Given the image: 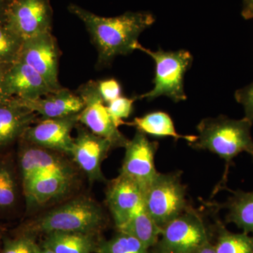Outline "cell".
<instances>
[{
	"instance_id": "cell-27",
	"label": "cell",
	"mask_w": 253,
	"mask_h": 253,
	"mask_svg": "<svg viewBox=\"0 0 253 253\" xmlns=\"http://www.w3.org/2000/svg\"><path fill=\"white\" fill-rule=\"evenodd\" d=\"M136 98H126L120 96L118 99L111 101L107 104L108 109L113 122L119 127L120 126L126 125L123 119L129 118L133 111V104Z\"/></svg>"
},
{
	"instance_id": "cell-8",
	"label": "cell",
	"mask_w": 253,
	"mask_h": 253,
	"mask_svg": "<svg viewBox=\"0 0 253 253\" xmlns=\"http://www.w3.org/2000/svg\"><path fill=\"white\" fill-rule=\"evenodd\" d=\"M78 94L84 102V108L78 114V123L96 135L109 140L113 149L126 147L129 139L113 122L107 105L100 96L96 82L89 81L83 84Z\"/></svg>"
},
{
	"instance_id": "cell-29",
	"label": "cell",
	"mask_w": 253,
	"mask_h": 253,
	"mask_svg": "<svg viewBox=\"0 0 253 253\" xmlns=\"http://www.w3.org/2000/svg\"><path fill=\"white\" fill-rule=\"evenodd\" d=\"M236 101L242 105L245 111V118L253 124V82L249 85L236 91Z\"/></svg>"
},
{
	"instance_id": "cell-3",
	"label": "cell",
	"mask_w": 253,
	"mask_h": 253,
	"mask_svg": "<svg viewBox=\"0 0 253 253\" xmlns=\"http://www.w3.org/2000/svg\"><path fill=\"white\" fill-rule=\"evenodd\" d=\"M253 125L245 117L236 120L224 116L204 118L198 125L199 134L194 142L189 143V146L211 151L226 163L225 173L218 189L225 186L229 166L236 156L246 152L253 159Z\"/></svg>"
},
{
	"instance_id": "cell-14",
	"label": "cell",
	"mask_w": 253,
	"mask_h": 253,
	"mask_svg": "<svg viewBox=\"0 0 253 253\" xmlns=\"http://www.w3.org/2000/svg\"><path fill=\"white\" fill-rule=\"evenodd\" d=\"M22 181L11 149H0V219H11L25 214Z\"/></svg>"
},
{
	"instance_id": "cell-35",
	"label": "cell",
	"mask_w": 253,
	"mask_h": 253,
	"mask_svg": "<svg viewBox=\"0 0 253 253\" xmlns=\"http://www.w3.org/2000/svg\"><path fill=\"white\" fill-rule=\"evenodd\" d=\"M3 240V236H2V232H1V229H0V244H1V243L2 242ZM1 250V249H0Z\"/></svg>"
},
{
	"instance_id": "cell-22",
	"label": "cell",
	"mask_w": 253,
	"mask_h": 253,
	"mask_svg": "<svg viewBox=\"0 0 253 253\" xmlns=\"http://www.w3.org/2000/svg\"><path fill=\"white\" fill-rule=\"evenodd\" d=\"M226 203V220L234 223L244 232L253 234V191H233Z\"/></svg>"
},
{
	"instance_id": "cell-15",
	"label": "cell",
	"mask_w": 253,
	"mask_h": 253,
	"mask_svg": "<svg viewBox=\"0 0 253 253\" xmlns=\"http://www.w3.org/2000/svg\"><path fill=\"white\" fill-rule=\"evenodd\" d=\"M106 200L118 230L144 204V193L135 183L119 174L108 184Z\"/></svg>"
},
{
	"instance_id": "cell-31",
	"label": "cell",
	"mask_w": 253,
	"mask_h": 253,
	"mask_svg": "<svg viewBox=\"0 0 253 253\" xmlns=\"http://www.w3.org/2000/svg\"><path fill=\"white\" fill-rule=\"evenodd\" d=\"M11 65H0V102L9 99L5 95L4 91V79L6 71Z\"/></svg>"
},
{
	"instance_id": "cell-20",
	"label": "cell",
	"mask_w": 253,
	"mask_h": 253,
	"mask_svg": "<svg viewBox=\"0 0 253 253\" xmlns=\"http://www.w3.org/2000/svg\"><path fill=\"white\" fill-rule=\"evenodd\" d=\"M126 125L134 126L138 131L145 134L157 137L169 136L176 140L184 139L189 143L194 142L196 139V136L182 135L176 132L172 118L163 111L148 113L142 117L134 118L131 123H126Z\"/></svg>"
},
{
	"instance_id": "cell-25",
	"label": "cell",
	"mask_w": 253,
	"mask_h": 253,
	"mask_svg": "<svg viewBox=\"0 0 253 253\" xmlns=\"http://www.w3.org/2000/svg\"><path fill=\"white\" fill-rule=\"evenodd\" d=\"M144 244L129 234L118 231L113 239L101 243L97 253H147Z\"/></svg>"
},
{
	"instance_id": "cell-28",
	"label": "cell",
	"mask_w": 253,
	"mask_h": 253,
	"mask_svg": "<svg viewBox=\"0 0 253 253\" xmlns=\"http://www.w3.org/2000/svg\"><path fill=\"white\" fill-rule=\"evenodd\" d=\"M96 84L100 96L106 105L121 96V86L116 80L100 81L96 82Z\"/></svg>"
},
{
	"instance_id": "cell-5",
	"label": "cell",
	"mask_w": 253,
	"mask_h": 253,
	"mask_svg": "<svg viewBox=\"0 0 253 253\" xmlns=\"http://www.w3.org/2000/svg\"><path fill=\"white\" fill-rule=\"evenodd\" d=\"M16 158L23 187L42 176H60L81 180L83 174L71 157L19 139Z\"/></svg>"
},
{
	"instance_id": "cell-1",
	"label": "cell",
	"mask_w": 253,
	"mask_h": 253,
	"mask_svg": "<svg viewBox=\"0 0 253 253\" xmlns=\"http://www.w3.org/2000/svg\"><path fill=\"white\" fill-rule=\"evenodd\" d=\"M68 9L85 26L97 49L99 67L109 66L117 56L131 54L141 33L156 21L154 15L146 11H126L116 17H103L77 4H70Z\"/></svg>"
},
{
	"instance_id": "cell-26",
	"label": "cell",
	"mask_w": 253,
	"mask_h": 253,
	"mask_svg": "<svg viewBox=\"0 0 253 253\" xmlns=\"http://www.w3.org/2000/svg\"><path fill=\"white\" fill-rule=\"evenodd\" d=\"M12 237L3 238L0 253H38L40 251L34 239V234L21 224Z\"/></svg>"
},
{
	"instance_id": "cell-21",
	"label": "cell",
	"mask_w": 253,
	"mask_h": 253,
	"mask_svg": "<svg viewBox=\"0 0 253 253\" xmlns=\"http://www.w3.org/2000/svg\"><path fill=\"white\" fill-rule=\"evenodd\" d=\"M118 231L136 238L149 249L157 244L162 229L146 212L143 204L126 224Z\"/></svg>"
},
{
	"instance_id": "cell-12",
	"label": "cell",
	"mask_w": 253,
	"mask_h": 253,
	"mask_svg": "<svg viewBox=\"0 0 253 253\" xmlns=\"http://www.w3.org/2000/svg\"><path fill=\"white\" fill-rule=\"evenodd\" d=\"M59 49L51 32L24 40L20 59L44 78L54 91L61 89L58 79Z\"/></svg>"
},
{
	"instance_id": "cell-7",
	"label": "cell",
	"mask_w": 253,
	"mask_h": 253,
	"mask_svg": "<svg viewBox=\"0 0 253 253\" xmlns=\"http://www.w3.org/2000/svg\"><path fill=\"white\" fill-rule=\"evenodd\" d=\"M159 253H191L210 241L202 216L189 207L162 229Z\"/></svg>"
},
{
	"instance_id": "cell-36",
	"label": "cell",
	"mask_w": 253,
	"mask_h": 253,
	"mask_svg": "<svg viewBox=\"0 0 253 253\" xmlns=\"http://www.w3.org/2000/svg\"><path fill=\"white\" fill-rule=\"evenodd\" d=\"M5 1H7L8 3H9L10 1H11V0H5Z\"/></svg>"
},
{
	"instance_id": "cell-24",
	"label": "cell",
	"mask_w": 253,
	"mask_h": 253,
	"mask_svg": "<svg viewBox=\"0 0 253 253\" xmlns=\"http://www.w3.org/2000/svg\"><path fill=\"white\" fill-rule=\"evenodd\" d=\"M23 42L6 23H0V65H11L19 60Z\"/></svg>"
},
{
	"instance_id": "cell-23",
	"label": "cell",
	"mask_w": 253,
	"mask_h": 253,
	"mask_svg": "<svg viewBox=\"0 0 253 253\" xmlns=\"http://www.w3.org/2000/svg\"><path fill=\"white\" fill-rule=\"evenodd\" d=\"M216 253H253V234H234L219 225Z\"/></svg>"
},
{
	"instance_id": "cell-32",
	"label": "cell",
	"mask_w": 253,
	"mask_h": 253,
	"mask_svg": "<svg viewBox=\"0 0 253 253\" xmlns=\"http://www.w3.org/2000/svg\"><path fill=\"white\" fill-rule=\"evenodd\" d=\"M191 253H216L215 246L208 241Z\"/></svg>"
},
{
	"instance_id": "cell-6",
	"label": "cell",
	"mask_w": 253,
	"mask_h": 253,
	"mask_svg": "<svg viewBox=\"0 0 253 253\" xmlns=\"http://www.w3.org/2000/svg\"><path fill=\"white\" fill-rule=\"evenodd\" d=\"M146 212L160 228L179 217L190 207L180 172L158 173L144 194Z\"/></svg>"
},
{
	"instance_id": "cell-13",
	"label": "cell",
	"mask_w": 253,
	"mask_h": 253,
	"mask_svg": "<svg viewBox=\"0 0 253 253\" xmlns=\"http://www.w3.org/2000/svg\"><path fill=\"white\" fill-rule=\"evenodd\" d=\"M78 114L51 119L41 118L26 129L21 139L39 147L62 153L71 157L74 142L71 133L79 123Z\"/></svg>"
},
{
	"instance_id": "cell-34",
	"label": "cell",
	"mask_w": 253,
	"mask_h": 253,
	"mask_svg": "<svg viewBox=\"0 0 253 253\" xmlns=\"http://www.w3.org/2000/svg\"><path fill=\"white\" fill-rule=\"evenodd\" d=\"M38 253H54L52 251H50V250L48 249H42L41 250V251L38 252Z\"/></svg>"
},
{
	"instance_id": "cell-30",
	"label": "cell",
	"mask_w": 253,
	"mask_h": 253,
	"mask_svg": "<svg viewBox=\"0 0 253 253\" xmlns=\"http://www.w3.org/2000/svg\"><path fill=\"white\" fill-rule=\"evenodd\" d=\"M243 18L246 20L253 18V0H243V7L241 11Z\"/></svg>"
},
{
	"instance_id": "cell-18",
	"label": "cell",
	"mask_w": 253,
	"mask_h": 253,
	"mask_svg": "<svg viewBox=\"0 0 253 253\" xmlns=\"http://www.w3.org/2000/svg\"><path fill=\"white\" fill-rule=\"evenodd\" d=\"M19 100L24 106L41 116L42 119L77 115L84 108V102L79 95L63 87L36 99Z\"/></svg>"
},
{
	"instance_id": "cell-9",
	"label": "cell",
	"mask_w": 253,
	"mask_h": 253,
	"mask_svg": "<svg viewBox=\"0 0 253 253\" xmlns=\"http://www.w3.org/2000/svg\"><path fill=\"white\" fill-rule=\"evenodd\" d=\"M52 21L50 0H11L8 4L5 23L23 40L51 32Z\"/></svg>"
},
{
	"instance_id": "cell-11",
	"label": "cell",
	"mask_w": 253,
	"mask_h": 253,
	"mask_svg": "<svg viewBox=\"0 0 253 253\" xmlns=\"http://www.w3.org/2000/svg\"><path fill=\"white\" fill-rule=\"evenodd\" d=\"M76 129L77 135L74 142L71 158L80 170L91 183L104 181L102 163L113 149L107 139L96 135L78 123Z\"/></svg>"
},
{
	"instance_id": "cell-17",
	"label": "cell",
	"mask_w": 253,
	"mask_h": 253,
	"mask_svg": "<svg viewBox=\"0 0 253 253\" xmlns=\"http://www.w3.org/2000/svg\"><path fill=\"white\" fill-rule=\"evenodd\" d=\"M38 115L11 97L0 102V149L12 147L38 119Z\"/></svg>"
},
{
	"instance_id": "cell-33",
	"label": "cell",
	"mask_w": 253,
	"mask_h": 253,
	"mask_svg": "<svg viewBox=\"0 0 253 253\" xmlns=\"http://www.w3.org/2000/svg\"><path fill=\"white\" fill-rule=\"evenodd\" d=\"M9 3L5 0H0V23L5 22L6 19V11Z\"/></svg>"
},
{
	"instance_id": "cell-4",
	"label": "cell",
	"mask_w": 253,
	"mask_h": 253,
	"mask_svg": "<svg viewBox=\"0 0 253 253\" xmlns=\"http://www.w3.org/2000/svg\"><path fill=\"white\" fill-rule=\"evenodd\" d=\"M134 49L140 50L149 55L154 60V87L145 94L136 96V99H146L153 101L161 96H168L174 102L185 101L187 96L184 92V77L191 67L193 56L189 51H166L159 49L156 51L146 49L138 42Z\"/></svg>"
},
{
	"instance_id": "cell-2",
	"label": "cell",
	"mask_w": 253,
	"mask_h": 253,
	"mask_svg": "<svg viewBox=\"0 0 253 253\" xmlns=\"http://www.w3.org/2000/svg\"><path fill=\"white\" fill-rule=\"evenodd\" d=\"M107 217L101 205L85 195L71 196L22 225L33 234L77 232L95 234Z\"/></svg>"
},
{
	"instance_id": "cell-16",
	"label": "cell",
	"mask_w": 253,
	"mask_h": 253,
	"mask_svg": "<svg viewBox=\"0 0 253 253\" xmlns=\"http://www.w3.org/2000/svg\"><path fill=\"white\" fill-rule=\"evenodd\" d=\"M4 91L7 97L33 100L55 91L36 71L19 59L6 71Z\"/></svg>"
},
{
	"instance_id": "cell-10",
	"label": "cell",
	"mask_w": 253,
	"mask_h": 253,
	"mask_svg": "<svg viewBox=\"0 0 253 253\" xmlns=\"http://www.w3.org/2000/svg\"><path fill=\"white\" fill-rule=\"evenodd\" d=\"M125 149L126 154L120 174L137 184L144 194L159 173L155 166L158 143L150 141L146 134L136 130Z\"/></svg>"
},
{
	"instance_id": "cell-19",
	"label": "cell",
	"mask_w": 253,
	"mask_h": 253,
	"mask_svg": "<svg viewBox=\"0 0 253 253\" xmlns=\"http://www.w3.org/2000/svg\"><path fill=\"white\" fill-rule=\"evenodd\" d=\"M94 236L84 233L51 232L46 234L43 248L54 253H92L99 246Z\"/></svg>"
}]
</instances>
